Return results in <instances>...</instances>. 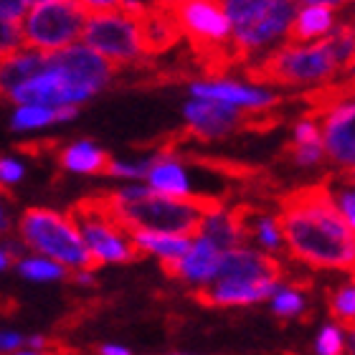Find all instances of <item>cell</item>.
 <instances>
[{"instance_id":"cell-1","label":"cell","mask_w":355,"mask_h":355,"mask_svg":"<svg viewBox=\"0 0 355 355\" xmlns=\"http://www.w3.org/2000/svg\"><path fill=\"white\" fill-rule=\"evenodd\" d=\"M277 221L292 259L312 269H355V231L335 206L327 180L282 196Z\"/></svg>"},{"instance_id":"cell-2","label":"cell","mask_w":355,"mask_h":355,"mask_svg":"<svg viewBox=\"0 0 355 355\" xmlns=\"http://www.w3.org/2000/svg\"><path fill=\"white\" fill-rule=\"evenodd\" d=\"M112 218L127 231H153V234H173V236L198 239L200 226L211 214L223 211V206L211 196L178 200L157 196L145 185H127L119 191L102 193Z\"/></svg>"},{"instance_id":"cell-3","label":"cell","mask_w":355,"mask_h":355,"mask_svg":"<svg viewBox=\"0 0 355 355\" xmlns=\"http://www.w3.org/2000/svg\"><path fill=\"white\" fill-rule=\"evenodd\" d=\"M18 234L23 244L51 261H59L74 272H94L96 261L84 244L69 214H59L51 208H26L18 221Z\"/></svg>"},{"instance_id":"cell-4","label":"cell","mask_w":355,"mask_h":355,"mask_svg":"<svg viewBox=\"0 0 355 355\" xmlns=\"http://www.w3.org/2000/svg\"><path fill=\"white\" fill-rule=\"evenodd\" d=\"M89 10V21L84 28V46L114 64L132 67L140 64L148 53L142 44L140 21L122 8V3H84Z\"/></svg>"},{"instance_id":"cell-5","label":"cell","mask_w":355,"mask_h":355,"mask_svg":"<svg viewBox=\"0 0 355 355\" xmlns=\"http://www.w3.org/2000/svg\"><path fill=\"white\" fill-rule=\"evenodd\" d=\"M338 74L333 56L322 41L318 44H284L277 51L266 53L257 64H249L246 76L254 87H310Z\"/></svg>"},{"instance_id":"cell-6","label":"cell","mask_w":355,"mask_h":355,"mask_svg":"<svg viewBox=\"0 0 355 355\" xmlns=\"http://www.w3.org/2000/svg\"><path fill=\"white\" fill-rule=\"evenodd\" d=\"M297 8H300L297 3H287V0H229L223 3L239 61L289 33Z\"/></svg>"},{"instance_id":"cell-7","label":"cell","mask_w":355,"mask_h":355,"mask_svg":"<svg viewBox=\"0 0 355 355\" xmlns=\"http://www.w3.org/2000/svg\"><path fill=\"white\" fill-rule=\"evenodd\" d=\"M89 10L84 3L69 0H38L21 26L23 49L38 53H56L76 44L84 36Z\"/></svg>"},{"instance_id":"cell-8","label":"cell","mask_w":355,"mask_h":355,"mask_svg":"<svg viewBox=\"0 0 355 355\" xmlns=\"http://www.w3.org/2000/svg\"><path fill=\"white\" fill-rule=\"evenodd\" d=\"M71 221L82 234L84 244L96 264H127L142 257L132 236L112 218L102 196H89L69 208Z\"/></svg>"},{"instance_id":"cell-9","label":"cell","mask_w":355,"mask_h":355,"mask_svg":"<svg viewBox=\"0 0 355 355\" xmlns=\"http://www.w3.org/2000/svg\"><path fill=\"white\" fill-rule=\"evenodd\" d=\"M46 67L56 71L59 76H64L69 87L79 92L84 99L102 92L112 82L114 69H117L84 44H74L56 53H46Z\"/></svg>"},{"instance_id":"cell-10","label":"cell","mask_w":355,"mask_h":355,"mask_svg":"<svg viewBox=\"0 0 355 355\" xmlns=\"http://www.w3.org/2000/svg\"><path fill=\"white\" fill-rule=\"evenodd\" d=\"M185 122L188 132L200 140H216L223 135L234 132L239 127H254V117H246L244 112L221 102H208V99H191L185 104Z\"/></svg>"},{"instance_id":"cell-11","label":"cell","mask_w":355,"mask_h":355,"mask_svg":"<svg viewBox=\"0 0 355 355\" xmlns=\"http://www.w3.org/2000/svg\"><path fill=\"white\" fill-rule=\"evenodd\" d=\"M325 155L343 173H355V102L333 107L320 117Z\"/></svg>"},{"instance_id":"cell-12","label":"cell","mask_w":355,"mask_h":355,"mask_svg":"<svg viewBox=\"0 0 355 355\" xmlns=\"http://www.w3.org/2000/svg\"><path fill=\"white\" fill-rule=\"evenodd\" d=\"M193 99H208V102H221L231 104L241 112H266L279 104V96H274L272 92H266L254 84H239V82H226V79H208V82H196L191 84Z\"/></svg>"},{"instance_id":"cell-13","label":"cell","mask_w":355,"mask_h":355,"mask_svg":"<svg viewBox=\"0 0 355 355\" xmlns=\"http://www.w3.org/2000/svg\"><path fill=\"white\" fill-rule=\"evenodd\" d=\"M223 254L218 246L206 236H198L193 241L191 252L185 254L183 259L175 261H160L163 264V272L173 279H183L188 284H196V287H208L211 282L216 279L218 274V266H221Z\"/></svg>"},{"instance_id":"cell-14","label":"cell","mask_w":355,"mask_h":355,"mask_svg":"<svg viewBox=\"0 0 355 355\" xmlns=\"http://www.w3.org/2000/svg\"><path fill=\"white\" fill-rule=\"evenodd\" d=\"M335 8L338 3H325V0H310L297 8L295 23L289 28V44H318L327 38L335 28Z\"/></svg>"},{"instance_id":"cell-15","label":"cell","mask_w":355,"mask_h":355,"mask_svg":"<svg viewBox=\"0 0 355 355\" xmlns=\"http://www.w3.org/2000/svg\"><path fill=\"white\" fill-rule=\"evenodd\" d=\"M140 28H142V44H145V53L148 56L168 51V49H173L183 38V31H180V23H178L175 13H173L171 3L148 6L145 15L140 18Z\"/></svg>"},{"instance_id":"cell-16","label":"cell","mask_w":355,"mask_h":355,"mask_svg":"<svg viewBox=\"0 0 355 355\" xmlns=\"http://www.w3.org/2000/svg\"><path fill=\"white\" fill-rule=\"evenodd\" d=\"M148 183L150 191H155L157 196H168V198L178 200L198 198V193H193L185 165L173 157V150H160L157 155H153V168L148 173Z\"/></svg>"},{"instance_id":"cell-17","label":"cell","mask_w":355,"mask_h":355,"mask_svg":"<svg viewBox=\"0 0 355 355\" xmlns=\"http://www.w3.org/2000/svg\"><path fill=\"white\" fill-rule=\"evenodd\" d=\"M46 69V53L21 49V51L10 53L6 59H0V92H15L33 76H38Z\"/></svg>"},{"instance_id":"cell-18","label":"cell","mask_w":355,"mask_h":355,"mask_svg":"<svg viewBox=\"0 0 355 355\" xmlns=\"http://www.w3.org/2000/svg\"><path fill=\"white\" fill-rule=\"evenodd\" d=\"M135 246L140 249V254H155L160 261H175L183 259L185 254L191 252V246L196 239L188 236H173V234H153V231H132L130 234Z\"/></svg>"},{"instance_id":"cell-19","label":"cell","mask_w":355,"mask_h":355,"mask_svg":"<svg viewBox=\"0 0 355 355\" xmlns=\"http://www.w3.org/2000/svg\"><path fill=\"white\" fill-rule=\"evenodd\" d=\"M61 168L71 173H107L112 157L102 148H96L94 142H74L59 153Z\"/></svg>"},{"instance_id":"cell-20","label":"cell","mask_w":355,"mask_h":355,"mask_svg":"<svg viewBox=\"0 0 355 355\" xmlns=\"http://www.w3.org/2000/svg\"><path fill=\"white\" fill-rule=\"evenodd\" d=\"M322 44L333 56L338 71H355V15L350 21L338 23L333 33L322 38Z\"/></svg>"},{"instance_id":"cell-21","label":"cell","mask_w":355,"mask_h":355,"mask_svg":"<svg viewBox=\"0 0 355 355\" xmlns=\"http://www.w3.org/2000/svg\"><path fill=\"white\" fill-rule=\"evenodd\" d=\"M246 236H254V241L264 249L266 254L279 252L284 246V236H282L279 221L274 216H257L252 221V211H249V221H246Z\"/></svg>"},{"instance_id":"cell-22","label":"cell","mask_w":355,"mask_h":355,"mask_svg":"<svg viewBox=\"0 0 355 355\" xmlns=\"http://www.w3.org/2000/svg\"><path fill=\"white\" fill-rule=\"evenodd\" d=\"M18 272H21L26 279H33V282H53V279H67L69 277L67 266L59 264V261L46 259V257L21 259L18 261Z\"/></svg>"},{"instance_id":"cell-23","label":"cell","mask_w":355,"mask_h":355,"mask_svg":"<svg viewBox=\"0 0 355 355\" xmlns=\"http://www.w3.org/2000/svg\"><path fill=\"white\" fill-rule=\"evenodd\" d=\"M330 312L343 327L355 322V282L350 279L348 284L333 289L330 292Z\"/></svg>"},{"instance_id":"cell-24","label":"cell","mask_w":355,"mask_h":355,"mask_svg":"<svg viewBox=\"0 0 355 355\" xmlns=\"http://www.w3.org/2000/svg\"><path fill=\"white\" fill-rule=\"evenodd\" d=\"M56 122V110L51 107H18L13 114V130L18 132H28V130H38V127H46V125H53Z\"/></svg>"},{"instance_id":"cell-25","label":"cell","mask_w":355,"mask_h":355,"mask_svg":"<svg viewBox=\"0 0 355 355\" xmlns=\"http://www.w3.org/2000/svg\"><path fill=\"white\" fill-rule=\"evenodd\" d=\"M272 312L277 318L292 320L300 318L304 312V297L302 292L295 287V284H287V287H279L272 297Z\"/></svg>"},{"instance_id":"cell-26","label":"cell","mask_w":355,"mask_h":355,"mask_svg":"<svg viewBox=\"0 0 355 355\" xmlns=\"http://www.w3.org/2000/svg\"><path fill=\"white\" fill-rule=\"evenodd\" d=\"M340 180H343V185H335L333 180H327V183H330V191H333L338 211H340L343 218L348 221L350 229L355 231V180H350L345 173H340Z\"/></svg>"},{"instance_id":"cell-27","label":"cell","mask_w":355,"mask_h":355,"mask_svg":"<svg viewBox=\"0 0 355 355\" xmlns=\"http://www.w3.org/2000/svg\"><path fill=\"white\" fill-rule=\"evenodd\" d=\"M348 350V338H345V327L343 325H325L320 330L318 340H315V353L318 355H345Z\"/></svg>"},{"instance_id":"cell-28","label":"cell","mask_w":355,"mask_h":355,"mask_svg":"<svg viewBox=\"0 0 355 355\" xmlns=\"http://www.w3.org/2000/svg\"><path fill=\"white\" fill-rule=\"evenodd\" d=\"M21 49H23L21 23H10L6 18H0V59L21 51Z\"/></svg>"},{"instance_id":"cell-29","label":"cell","mask_w":355,"mask_h":355,"mask_svg":"<svg viewBox=\"0 0 355 355\" xmlns=\"http://www.w3.org/2000/svg\"><path fill=\"white\" fill-rule=\"evenodd\" d=\"M150 168H153V157L148 160H140V163H119V160H112L110 168H107V175L114 178H148Z\"/></svg>"},{"instance_id":"cell-30","label":"cell","mask_w":355,"mask_h":355,"mask_svg":"<svg viewBox=\"0 0 355 355\" xmlns=\"http://www.w3.org/2000/svg\"><path fill=\"white\" fill-rule=\"evenodd\" d=\"M23 178V165L13 157H0V188L18 183Z\"/></svg>"},{"instance_id":"cell-31","label":"cell","mask_w":355,"mask_h":355,"mask_svg":"<svg viewBox=\"0 0 355 355\" xmlns=\"http://www.w3.org/2000/svg\"><path fill=\"white\" fill-rule=\"evenodd\" d=\"M23 343L26 340L18 333H0V353H18Z\"/></svg>"},{"instance_id":"cell-32","label":"cell","mask_w":355,"mask_h":355,"mask_svg":"<svg viewBox=\"0 0 355 355\" xmlns=\"http://www.w3.org/2000/svg\"><path fill=\"white\" fill-rule=\"evenodd\" d=\"M8 231H10V214H8L6 203L0 200V236H6Z\"/></svg>"},{"instance_id":"cell-33","label":"cell","mask_w":355,"mask_h":355,"mask_svg":"<svg viewBox=\"0 0 355 355\" xmlns=\"http://www.w3.org/2000/svg\"><path fill=\"white\" fill-rule=\"evenodd\" d=\"M99 355H132V353L127 348H122V345H102Z\"/></svg>"},{"instance_id":"cell-34","label":"cell","mask_w":355,"mask_h":355,"mask_svg":"<svg viewBox=\"0 0 355 355\" xmlns=\"http://www.w3.org/2000/svg\"><path fill=\"white\" fill-rule=\"evenodd\" d=\"M71 282H76V284H94V274L92 272H76V274H71Z\"/></svg>"},{"instance_id":"cell-35","label":"cell","mask_w":355,"mask_h":355,"mask_svg":"<svg viewBox=\"0 0 355 355\" xmlns=\"http://www.w3.org/2000/svg\"><path fill=\"white\" fill-rule=\"evenodd\" d=\"M26 343L31 345V350H41V348H46V345H51V343L46 340V338H41V335H33V338H28Z\"/></svg>"},{"instance_id":"cell-36","label":"cell","mask_w":355,"mask_h":355,"mask_svg":"<svg viewBox=\"0 0 355 355\" xmlns=\"http://www.w3.org/2000/svg\"><path fill=\"white\" fill-rule=\"evenodd\" d=\"M10 264H13V259H10V257H8V254L0 249V272H3V269H8Z\"/></svg>"},{"instance_id":"cell-37","label":"cell","mask_w":355,"mask_h":355,"mask_svg":"<svg viewBox=\"0 0 355 355\" xmlns=\"http://www.w3.org/2000/svg\"><path fill=\"white\" fill-rule=\"evenodd\" d=\"M13 355H53V353H38V350H21V353H13Z\"/></svg>"},{"instance_id":"cell-38","label":"cell","mask_w":355,"mask_h":355,"mask_svg":"<svg viewBox=\"0 0 355 355\" xmlns=\"http://www.w3.org/2000/svg\"><path fill=\"white\" fill-rule=\"evenodd\" d=\"M345 175H348V178H350V180H355V173H345Z\"/></svg>"},{"instance_id":"cell-39","label":"cell","mask_w":355,"mask_h":355,"mask_svg":"<svg viewBox=\"0 0 355 355\" xmlns=\"http://www.w3.org/2000/svg\"><path fill=\"white\" fill-rule=\"evenodd\" d=\"M0 196H8V193H6V188H0Z\"/></svg>"}]
</instances>
